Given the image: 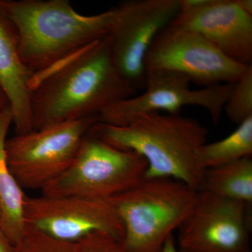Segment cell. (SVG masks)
I'll use <instances>...</instances> for the list:
<instances>
[{
	"mask_svg": "<svg viewBox=\"0 0 252 252\" xmlns=\"http://www.w3.org/2000/svg\"><path fill=\"white\" fill-rule=\"evenodd\" d=\"M61 63L33 83L34 130L98 116L137 94L116 65L109 35Z\"/></svg>",
	"mask_w": 252,
	"mask_h": 252,
	"instance_id": "1",
	"label": "cell"
},
{
	"mask_svg": "<svg viewBox=\"0 0 252 252\" xmlns=\"http://www.w3.org/2000/svg\"><path fill=\"white\" fill-rule=\"evenodd\" d=\"M14 26L21 59L35 74L45 72L109 34L114 9L86 16L69 0H0Z\"/></svg>",
	"mask_w": 252,
	"mask_h": 252,
	"instance_id": "2",
	"label": "cell"
},
{
	"mask_svg": "<svg viewBox=\"0 0 252 252\" xmlns=\"http://www.w3.org/2000/svg\"><path fill=\"white\" fill-rule=\"evenodd\" d=\"M96 135L114 147L132 151L147 162L144 178L167 177L200 191L205 170L197 153L206 143L207 131L198 121L179 114H137L123 126L97 122Z\"/></svg>",
	"mask_w": 252,
	"mask_h": 252,
	"instance_id": "3",
	"label": "cell"
},
{
	"mask_svg": "<svg viewBox=\"0 0 252 252\" xmlns=\"http://www.w3.org/2000/svg\"><path fill=\"white\" fill-rule=\"evenodd\" d=\"M198 190L167 177L145 179L109 198L124 227L123 252H160L193 211Z\"/></svg>",
	"mask_w": 252,
	"mask_h": 252,
	"instance_id": "4",
	"label": "cell"
},
{
	"mask_svg": "<svg viewBox=\"0 0 252 252\" xmlns=\"http://www.w3.org/2000/svg\"><path fill=\"white\" fill-rule=\"evenodd\" d=\"M147 167L140 154L114 147L91 128L70 167L41 192L46 196L107 200L143 180Z\"/></svg>",
	"mask_w": 252,
	"mask_h": 252,
	"instance_id": "5",
	"label": "cell"
},
{
	"mask_svg": "<svg viewBox=\"0 0 252 252\" xmlns=\"http://www.w3.org/2000/svg\"><path fill=\"white\" fill-rule=\"evenodd\" d=\"M97 116L59 123L6 140L10 170L23 189H41L62 175L75 159L81 141Z\"/></svg>",
	"mask_w": 252,
	"mask_h": 252,
	"instance_id": "6",
	"label": "cell"
},
{
	"mask_svg": "<svg viewBox=\"0 0 252 252\" xmlns=\"http://www.w3.org/2000/svg\"><path fill=\"white\" fill-rule=\"evenodd\" d=\"M189 78L172 71L148 69L144 92L113 104L97 116V122L123 126L137 114L149 112L179 114L187 106L206 109L217 124L235 84H220L193 90Z\"/></svg>",
	"mask_w": 252,
	"mask_h": 252,
	"instance_id": "7",
	"label": "cell"
},
{
	"mask_svg": "<svg viewBox=\"0 0 252 252\" xmlns=\"http://www.w3.org/2000/svg\"><path fill=\"white\" fill-rule=\"evenodd\" d=\"M250 66L227 57L199 33L171 23L158 33L145 59V71L180 73L205 87L235 84Z\"/></svg>",
	"mask_w": 252,
	"mask_h": 252,
	"instance_id": "8",
	"label": "cell"
},
{
	"mask_svg": "<svg viewBox=\"0 0 252 252\" xmlns=\"http://www.w3.org/2000/svg\"><path fill=\"white\" fill-rule=\"evenodd\" d=\"M113 9L109 36L114 62L134 89H144L146 56L158 33L180 12V2L129 0Z\"/></svg>",
	"mask_w": 252,
	"mask_h": 252,
	"instance_id": "9",
	"label": "cell"
},
{
	"mask_svg": "<svg viewBox=\"0 0 252 252\" xmlns=\"http://www.w3.org/2000/svg\"><path fill=\"white\" fill-rule=\"evenodd\" d=\"M252 207L200 190L178 229L180 252H252Z\"/></svg>",
	"mask_w": 252,
	"mask_h": 252,
	"instance_id": "10",
	"label": "cell"
},
{
	"mask_svg": "<svg viewBox=\"0 0 252 252\" xmlns=\"http://www.w3.org/2000/svg\"><path fill=\"white\" fill-rule=\"evenodd\" d=\"M26 225L51 238L77 243L95 232L109 233L122 240V221L108 200L77 196L26 197Z\"/></svg>",
	"mask_w": 252,
	"mask_h": 252,
	"instance_id": "11",
	"label": "cell"
},
{
	"mask_svg": "<svg viewBox=\"0 0 252 252\" xmlns=\"http://www.w3.org/2000/svg\"><path fill=\"white\" fill-rule=\"evenodd\" d=\"M171 24L199 33L235 62L252 65V15L237 0H199L180 10Z\"/></svg>",
	"mask_w": 252,
	"mask_h": 252,
	"instance_id": "12",
	"label": "cell"
},
{
	"mask_svg": "<svg viewBox=\"0 0 252 252\" xmlns=\"http://www.w3.org/2000/svg\"><path fill=\"white\" fill-rule=\"evenodd\" d=\"M34 77L20 56L16 29L0 11V87L9 100L17 135L34 130L31 99Z\"/></svg>",
	"mask_w": 252,
	"mask_h": 252,
	"instance_id": "13",
	"label": "cell"
},
{
	"mask_svg": "<svg viewBox=\"0 0 252 252\" xmlns=\"http://www.w3.org/2000/svg\"><path fill=\"white\" fill-rule=\"evenodd\" d=\"M13 121L9 107L0 114V205L3 215L1 230L16 245L26 230L24 203L27 196L11 173L6 160L5 143Z\"/></svg>",
	"mask_w": 252,
	"mask_h": 252,
	"instance_id": "14",
	"label": "cell"
},
{
	"mask_svg": "<svg viewBox=\"0 0 252 252\" xmlns=\"http://www.w3.org/2000/svg\"><path fill=\"white\" fill-rule=\"evenodd\" d=\"M200 190L252 207V158L207 169Z\"/></svg>",
	"mask_w": 252,
	"mask_h": 252,
	"instance_id": "15",
	"label": "cell"
},
{
	"mask_svg": "<svg viewBox=\"0 0 252 252\" xmlns=\"http://www.w3.org/2000/svg\"><path fill=\"white\" fill-rule=\"evenodd\" d=\"M252 155V117L223 140L204 144L197 153L199 165L203 170L225 165Z\"/></svg>",
	"mask_w": 252,
	"mask_h": 252,
	"instance_id": "16",
	"label": "cell"
},
{
	"mask_svg": "<svg viewBox=\"0 0 252 252\" xmlns=\"http://www.w3.org/2000/svg\"><path fill=\"white\" fill-rule=\"evenodd\" d=\"M223 110L238 125L252 117V65L234 84Z\"/></svg>",
	"mask_w": 252,
	"mask_h": 252,
	"instance_id": "17",
	"label": "cell"
},
{
	"mask_svg": "<svg viewBox=\"0 0 252 252\" xmlns=\"http://www.w3.org/2000/svg\"><path fill=\"white\" fill-rule=\"evenodd\" d=\"M17 252H76L77 243L61 241L26 225V230L16 245Z\"/></svg>",
	"mask_w": 252,
	"mask_h": 252,
	"instance_id": "18",
	"label": "cell"
},
{
	"mask_svg": "<svg viewBox=\"0 0 252 252\" xmlns=\"http://www.w3.org/2000/svg\"><path fill=\"white\" fill-rule=\"evenodd\" d=\"M76 252H123L121 240L109 233L95 232L77 243Z\"/></svg>",
	"mask_w": 252,
	"mask_h": 252,
	"instance_id": "19",
	"label": "cell"
},
{
	"mask_svg": "<svg viewBox=\"0 0 252 252\" xmlns=\"http://www.w3.org/2000/svg\"><path fill=\"white\" fill-rule=\"evenodd\" d=\"M0 252H17L16 245L4 235L0 228Z\"/></svg>",
	"mask_w": 252,
	"mask_h": 252,
	"instance_id": "20",
	"label": "cell"
},
{
	"mask_svg": "<svg viewBox=\"0 0 252 252\" xmlns=\"http://www.w3.org/2000/svg\"><path fill=\"white\" fill-rule=\"evenodd\" d=\"M160 252H180V250L177 248L173 235H170L167 238Z\"/></svg>",
	"mask_w": 252,
	"mask_h": 252,
	"instance_id": "21",
	"label": "cell"
},
{
	"mask_svg": "<svg viewBox=\"0 0 252 252\" xmlns=\"http://www.w3.org/2000/svg\"><path fill=\"white\" fill-rule=\"evenodd\" d=\"M9 107L10 105L7 97L5 94L4 91L0 87V114Z\"/></svg>",
	"mask_w": 252,
	"mask_h": 252,
	"instance_id": "22",
	"label": "cell"
},
{
	"mask_svg": "<svg viewBox=\"0 0 252 252\" xmlns=\"http://www.w3.org/2000/svg\"><path fill=\"white\" fill-rule=\"evenodd\" d=\"M238 4L245 12L252 15V0H237Z\"/></svg>",
	"mask_w": 252,
	"mask_h": 252,
	"instance_id": "23",
	"label": "cell"
},
{
	"mask_svg": "<svg viewBox=\"0 0 252 252\" xmlns=\"http://www.w3.org/2000/svg\"><path fill=\"white\" fill-rule=\"evenodd\" d=\"M2 210H1V205H0V228H1V223H2Z\"/></svg>",
	"mask_w": 252,
	"mask_h": 252,
	"instance_id": "24",
	"label": "cell"
}]
</instances>
